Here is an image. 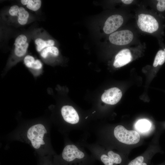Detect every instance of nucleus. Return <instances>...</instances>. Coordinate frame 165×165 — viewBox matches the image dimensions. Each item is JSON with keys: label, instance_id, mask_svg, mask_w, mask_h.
<instances>
[{"label": "nucleus", "instance_id": "3", "mask_svg": "<svg viewBox=\"0 0 165 165\" xmlns=\"http://www.w3.org/2000/svg\"><path fill=\"white\" fill-rule=\"evenodd\" d=\"M61 112L66 124L64 132L74 130L88 129L86 126L81 123L79 116L73 107L68 105L63 106L61 108Z\"/></svg>", "mask_w": 165, "mask_h": 165}, {"label": "nucleus", "instance_id": "10", "mask_svg": "<svg viewBox=\"0 0 165 165\" xmlns=\"http://www.w3.org/2000/svg\"><path fill=\"white\" fill-rule=\"evenodd\" d=\"M9 12L11 16L18 17V21L20 24L23 25L27 23L29 14L23 7H19L17 5L13 6L10 8Z\"/></svg>", "mask_w": 165, "mask_h": 165}, {"label": "nucleus", "instance_id": "11", "mask_svg": "<svg viewBox=\"0 0 165 165\" xmlns=\"http://www.w3.org/2000/svg\"><path fill=\"white\" fill-rule=\"evenodd\" d=\"M27 40L26 37L23 35H19L16 39L14 52L17 57H22L26 53L28 46Z\"/></svg>", "mask_w": 165, "mask_h": 165}, {"label": "nucleus", "instance_id": "4", "mask_svg": "<svg viewBox=\"0 0 165 165\" xmlns=\"http://www.w3.org/2000/svg\"><path fill=\"white\" fill-rule=\"evenodd\" d=\"M113 134L118 141L128 145L136 144L140 140V135L137 132L134 130H128L121 125L115 127Z\"/></svg>", "mask_w": 165, "mask_h": 165}, {"label": "nucleus", "instance_id": "1", "mask_svg": "<svg viewBox=\"0 0 165 165\" xmlns=\"http://www.w3.org/2000/svg\"><path fill=\"white\" fill-rule=\"evenodd\" d=\"M53 160L55 165H93L96 160L78 142L74 143L68 139L62 152L54 155Z\"/></svg>", "mask_w": 165, "mask_h": 165}, {"label": "nucleus", "instance_id": "18", "mask_svg": "<svg viewBox=\"0 0 165 165\" xmlns=\"http://www.w3.org/2000/svg\"><path fill=\"white\" fill-rule=\"evenodd\" d=\"M53 156L48 155L40 156L38 165H55L53 160Z\"/></svg>", "mask_w": 165, "mask_h": 165}, {"label": "nucleus", "instance_id": "19", "mask_svg": "<svg viewBox=\"0 0 165 165\" xmlns=\"http://www.w3.org/2000/svg\"><path fill=\"white\" fill-rule=\"evenodd\" d=\"M158 3L156 5L157 10L160 12H163L165 10V0H157Z\"/></svg>", "mask_w": 165, "mask_h": 165}, {"label": "nucleus", "instance_id": "2", "mask_svg": "<svg viewBox=\"0 0 165 165\" xmlns=\"http://www.w3.org/2000/svg\"><path fill=\"white\" fill-rule=\"evenodd\" d=\"M21 134L24 141L36 151L44 150L49 145L48 130L42 123H37L28 126Z\"/></svg>", "mask_w": 165, "mask_h": 165}, {"label": "nucleus", "instance_id": "5", "mask_svg": "<svg viewBox=\"0 0 165 165\" xmlns=\"http://www.w3.org/2000/svg\"><path fill=\"white\" fill-rule=\"evenodd\" d=\"M137 25L141 31L150 33L156 31L159 28V23L154 16L144 13L138 15Z\"/></svg>", "mask_w": 165, "mask_h": 165}, {"label": "nucleus", "instance_id": "15", "mask_svg": "<svg viewBox=\"0 0 165 165\" xmlns=\"http://www.w3.org/2000/svg\"><path fill=\"white\" fill-rule=\"evenodd\" d=\"M165 62V50H160L157 52L153 63V66L156 67L159 65H162Z\"/></svg>", "mask_w": 165, "mask_h": 165}, {"label": "nucleus", "instance_id": "6", "mask_svg": "<svg viewBox=\"0 0 165 165\" xmlns=\"http://www.w3.org/2000/svg\"><path fill=\"white\" fill-rule=\"evenodd\" d=\"M134 38L133 33L128 30L116 31L110 34L109 39L111 43L117 45H125L130 43Z\"/></svg>", "mask_w": 165, "mask_h": 165}, {"label": "nucleus", "instance_id": "13", "mask_svg": "<svg viewBox=\"0 0 165 165\" xmlns=\"http://www.w3.org/2000/svg\"><path fill=\"white\" fill-rule=\"evenodd\" d=\"M21 3L27 5V8L33 11H37L41 7V1L40 0H21Z\"/></svg>", "mask_w": 165, "mask_h": 165}, {"label": "nucleus", "instance_id": "16", "mask_svg": "<svg viewBox=\"0 0 165 165\" xmlns=\"http://www.w3.org/2000/svg\"><path fill=\"white\" fill-rule=\"evenodd\" d=\"M151 126L150 123L145 119H141L138 121L136 124L137 129L140 131L144 132L148 130Z\"/></svg>", "mask_w": 165, "mask_h": 165}, {"label": "nucleus", "instance_id": "14", "mask_svg": "<svg viewBox=\"0 0 165 165\" xmlns=\"http://www.w3.org/2000/svg\"><path fill=\"white\" fill-rule=\"evenodd\" d=\"M35 42L37 45V50L38 52H40L46 47L53 46L55 43L53 40L45 41L40 38L36 39L35 41Z\"/></svg>", "mask_w": 165, "mask_h": 165}, {"label": "nucleus", "instance_id": "8", "mask_svg": "<svg viewBox=\"0 0 165 165\" xmlns=\"http://www.w3.org/2000/svg\"><path fill=\"white\" fill-rule=\"evenodd\" d=\"M120 90L117 87H113L105 90L101 97L102 101L105 103L110 105L117 104L122 96Z\"/></svg>", "mask_w": 165, "mask_h": 165}, {"label": "nucleus", "instance_id": "12", "mask_svg": "<svg viewBox=\"0 0 165 165\" xmlns=\"http://www.w3.org/2000/svg\"><path fill=\"white\" fill-rule=\"evenodd\" d=\"M24 62L26 66L29 68L39 70L42 67V64L39 60H35L34 57L30 55L26 56L24 57Z\"/></svg>", "mask_w": 165, "mask_h": 165}, {"label": "nucleus", "instance_id": "20", "mask_svg": "<svg viewBox=\"0 0 165 165\" xmlns=\"http://www.w3.org/2000/svg\"><path fill=\"white\" fill-rule=\"evenodd\" d=\"M121 1L125 4H131L133 1L132 0H122Z\"/></svg>", "mask_w": 165, "mask_h": 165}, {"label": "nucleus", "instance_id": "7", "mask_svg": "<svg viewBox=\"0 0 165 165\" xmlns=\"http://www.w3.org/2000/svg\"><path fill=\"white\" fill-rule=\"evenodd\" d=\"M123 22V19L122 16L118 14L112 15L105 22L103 31L105 34H112L119 28Z\"/></svg>", "mask_w": 165, "mask_h": 165}, {"label": "nucleus", "instance_id": "9", "mask_svg": "<svg viewBox=\"0 0 165 165\" xmlns=\"http://www.w3.org/2000/svg\"><path fill=\"white\" fill-rule=\"evenodd\" d=\"M132 59V56L130 50L125 49L120 50L116 56L113 63L114 66L120 68L130 62Z\"/></svg>", "mask_w": 165, "mask_h": 165}, {"label": "nucleus", "instance_id": "17", "mask_svg": "<svg viewBox=\"0 0 165 165\" xmlns=\"http://www.w3.org/2000/svg\"><path fill=\"white\" fill-rule=\"evenodd\" d=\"M49 53H51L54 56L56 57L58 55L59 51L58 49L55 46L47 47L42 51L41 55L43 58H46L47 57Z\"/></svg>", "mask_w": 165, "mask_h": 165}]
</instances>
